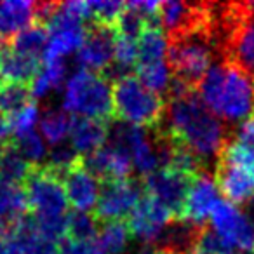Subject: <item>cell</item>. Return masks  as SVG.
Returning a JSON list of instances; mask_svg holds the SVG:
<instances>
[{"mask_svg":"<svg viewBox=\"0 0 254 254\" xmlns=\"http://www.w3.org/2000/svg\"><path fill=\"white\" fill-rule=\"evenodd\" d=\"M25 216L28 204L23 187L0 181V235H7Z\"/></svg>","mask_w":254,"mask_h":254,"instance_id":"ac0fdd59","label":"cell"},{"mask_svg":"<svg viewBox=\"0 0 254 254\" xmlns=\"http://www.w3.org/2000/svg\"><path fill=\"white\" fill-rule=\"evenodd\" d=\"M159 131L187 146L204 166L216 164L228 141L223 120L212 115L195 92L167 99L166 117Z\"/></svg>","mask_w":254,"mask_h":254,"instance_id":"6da1fadb","label":"cell"},{"mask_svg":"<svg viewBox=\"0 0 254 254\" xmlns=\"http://www.w3.org/2000/svg\"><path fill=\"white\" fill-rule=\"evenodd\" d=\"M2 84H4V82H2V80H0V85H2Z\"/></svg>","mask_w":254,"mask_h":254,"instance_id":"f35d334b","label":"cell"},{"mask_svg":"<svg viewBox=\"0 0 254 254\" xmlns=\"http://www.w3.org/2000/svg\"><path fill=\"white\" fill-rule=\"evenodd\" d=\"M40 119V108L35 101L28 103L23 110H19L18 113H14L12 117L7 119L9 124V131H11V138L12 136H19L25 134V132L35 131L33 127L37 126Z\"/></svg>","mask_w":254,"mask_h":254,"instance_id":"4dcf8cb0","label":"cell"},{"mask_svg":"<svg viewBox=\"0 0 254 254\" xmlns=\"http://www.w3.org/2000/svg\"><path fill=\"white\" fill-rule=\"evenodd\" d=\"M66 77V63L64 60H53V61H42L39 75L35 80L30 84V92L32 98H44L51 91L58 89L61 82Z\"/></svg>","mask_w":254,"mask_h":254,"instance_id":"603a6c76","label":"cell"},{"mask_svg":"<svg viewBox=\"0 0 254 254\" xmlns=\"http://www.w3.org/2000/svg\"><path fill=\"white\" fill-rule=\"evenodd\" d=\"M98 219L91 212L73 211L66 216V239L78 242H94L99 232Z\"/></svg>","mask_w":254,"mask_h":254,"instance_id":"484cf974","label":"cell"},{"mask_svg":"<svg viewBox=\"0 0 254 254\" xmlns=\"http://www.w3.org/2000/svg\"><path fill=\"white\" fill-rule=\"evenodd\" d=\"M214 181L219 193L225 195L226 202L233 205L249 204L254 198V174L230 166L225 162L214 164Z\"/></svg>","mask_w":254,"mask_h":254,"instance_id":"9a60e30c","label":"cell"},{"mask_svg":"<svg viewBox=\"0 0 254 254\" xmlns=\"http://www.w3.org/2000/svg\"><path fill=\"white\" fill-rule=\"evenodd\" d=\"M136 77L150 91L164 96L169 91L171 80H173V71H171L167 61H160V63L152 64H138L136 66Z\"/></svg>","mask_w":254,"mask_h":254,"instance_id":"d4e9b609","label":"cell"},{"mask_svg":"<svg viewBox=\"0 0 254 254\" xmlns=\"http://www.w3.org/2000/svg\"><path fill=\"white\" fill-rule=\"evenodd\" d=\"M9 143H11V145L18 150L19 155L25 160H28L32 166H40V162L47 157L46 141H44L42 134L37 131H30V132H25V134L12 136V138L9 139Z\"/></svg>","mask_w":254,"mask_h":254,"instance_id":"83f0119b","label":"cell"},{"mask_svg":"<svg viewBox=\"0 0 254 254\" xmlns=\"http://www.w3.org/2000/svg\"><path fill=\"white\" fill-rule=\"evenodd\" d=\"M218 204L219 190L214 181V176L209 174L207 171L200 173L191 180V187L180 219L191 223L195 226H200V228H205L207 221L211 219L212 211Z\"/></svg>","mask_w":254,"mask_h":254,"instance_id":"8fae6325","label":"cell"},{"mask_svg":"<svg viewBox=\"0 0 254 254\" xmlns=\"http://www.w3.org/2000/svg\"><path fill=\"white\" fill-rule=\"evenodd\" d=\"M47 44H49V33L47 28L40 23H35L25 32H21L18 37L11 40V46L14 51L25 54V56L35 58V60L42 61L44 54H46Z\"/></svg>","mask_w":254,"mask_h":254,"instance_id":"7402d4cb","label":"cell"},{"mask_svg":"<svg viewBox=\"0 0 254 254\" xmlns=\"http://www.w3.org/2000/svg\"><path fill=\"white\" fill-rule=\"evenodd\" d=\"M110 139V122L96 119H73L70 132L71 148L80 157L98 152Z\"/></svg>","mask_w":254,"mask_h":254,"instance_id":"2e32d148","label":"cell"},{"mask_svg":"<svg viewBox=\"0 0 254 254\" xmlns=\"http://www.w3.org/2000/svg\"><path fill=\"white\" fill-rule=\"evenodd\" d=\"M32 101V92L28 85L7 84V82L0 85V115H4L5 119L18 113Z\"/></svg>","mask_w":254,"mask_h":254,"instance_id":"4316f807","label":"cell"},{"mask_svg":"<svg viewBox=\"0 0 254 254\" xmlns=\"http://www.w3.org/2000/svg\"><path fill=\"white\" fill-rule=\"evenodd\" d=\"M249 204H251V209H253V212H254V198H253V200L249 202Z\"/></svg>","mask_w":254,"mask_h":254,"instance_id":"8d00e7d4","label":"cell"},{"mask_svg":"<svg viewBox=\"0 0 254 254\" xmlns=\"http://www.w3.org/2000/svg\"><path fill=\"white\" fill-rule=\"evenodd\" d=\"M193 254H205V253H193Z\"/></svg>","mask_w":254,"mask_h":254,"instance_id":"74e56055","label":"cell"},{"mask_svg":"<svg viewBox=\"0 0 254 254\" xmlns=\"http://www.w3.org/2000/svg\"><path fill=\"white\" fill-rule=\"evenodd\" d=\"M66 200L75 211L91 212L101 191V181L94 178L82 164V159L61 176Z\"/></svg>","mask_w":254,"mask_h":254,"instance_id":"5bb4252c","label":"cell"},{"mask_svg":"<svg viewBox=\"0 0 254 254\" xmlns=\"http://www.w3.org/2000/svg\"><path fill=\"white\" fill-rule=\"evenodd\" d=\"M131 237L132 235L126 221L103 223L94 240L96 251L99 254H124Z\"/></svg>","mask_w":254,"mask_h":254,"instance_id":"44dd1931","label":"cell"},{"mask_svg":"<svg viewBox=\"0 0 254 254\" xmlns=\"http://www.w3.org/2000/svg\"><path fill=\"white\" fill-rule=\"evenodd\" d=\"M71 124H73V117L64 108L47 110L40 120V134L44 141L49 143L53 148L64 145V139L70 138Z\"/></svg>","mask_w":254,"mask_h":254,"instance_id":"ffe728a7","label":"cell"},{"mask_svg":"<svg viewBox=\"0 0 254 254\" xmlns=\"http://www.w3.org/2000/svg\"><path fill=\"white\" fill-rule=\"evenodd\" d=\"M32 167V164L23 159L11 143H5L2 155H0V181L23 187Z\"/></svg>","mask_w":254,"mask_h":254,"instance_id":"cb8c5ba5","label":"cell"},{"mask_svg":"<svg viewBox=\"0 0 254 254\" xmlns=\"http://www.w3.org/2000/svg\"><path fill=\"white\" fill-rule=\"evenodd\" d=\"M173 219L174 216L160 202L145 193V197L141 198L138 207L132 211L126 223L132 237L150 246L159 240V237Z\"/></svg>","mask_w":254,"mask_h":254,"instance_id":"7c38bea8","label":"cell"},{"mask_svg":"<svg viewBox=\"0 0 254 254\" xmlns=\"http://www.w3.org/2000/svg\"><path fill=\"white\" fill-rule=\"evenodd\" d=\"M11 139V131H9L7 119L4 115H0V143H7Z\"/></svg>","mask_w":254,"mask_h":254,"instance_id":"d6a6232c","label":"cell"},{"mask_svg":"<svg viewBox=\"0 0 254 254\" xmlns=\"http://www.w3.org/2000/svg\"><path fill=\"white\" fill-rule=\"evenodd\" d=\"M37 23V4L26 0L0 2V40L11 42L14 37Z\"/></svg>","mask_w":254,"mask_h":254,"instance_id":"e0dca14e","label":"cell"},{"mask_svg":"<svg viewBox=\"0 0 254 254\" xmlns=\"http://www.w3.org/2000/svg\"><path fill=\"white\" fill-rule=\"evenodd\" d=\"M191 180V176L162 167L143 180V188L145 193L160 202L174 216V219H180L190 191Z\"/></svg>","mask_w":254,"mask_h":254,"instance_id":"9c48e42d","label":"cell"},{"mask_svg":"<svg viewBox=\"0 0 254 254\" xmlns=\"http://www.w3.org/2000/svg\"><path fill=\"white\" fill-rule=\"evenodd\" d=\"M82 164L101 183L129 180L132 171H134L131 155L124 148L112 145V143L105 145L91 155L82 157Z\"/></svg>","mask_w":254,"mask_h":254,"instance_id":"4fadbf2b","label":"cell"},{"mask_svg":"<svg viewBox=\"0 0 254 254\" xmlns=\"http://www.w3.org/2000/svg\"><path fill=\"white\" fill-rule=\"evenodd\" d=\"M138 254H174V253L164 249V247H159V246H153V244H150V246L143 247V249L139 251Z\"/></svg>","mask_w":254,"mask_h":254,"instance_id":"836d02e7","label":"cell"},{"mask_svg":"<svg viewBox=\"0 0 254 254\" xmlns=\"http://www.w3.org/2000/svg\"><path fill=\"white\" fill-rule=\"evenodd\" d=\"M112 103L115 119L141 129L155 131L162 126L166 117L167 101L164 96L145 87L132 73L115 78V84L112 85Z\"/></svg>","mask_w":254,"mask_h":254,"instance_id":"3957f363","label":"cell"},{"mask_svg":"<svg viewBox=\"0 0 254 254\" xmlns=\"http://www.w3.org/2000/svg\"><path fill=\"white\" fill-rule=\"evenodd\" d=\"M58 254H99L94 242H78V240L63 239L58 244Z\"/></svg>","mask_w":254,"mask_h":254,"instance_id":"1f68e13d","label":"cell"},{"mask_svg":"<svg viewBox=\"0 0 254 254\" xmlns=\"http://www.w3.org/2000/svg\"><path fill=\"white\" fill-rule=\"evenodd\" d=\"M167 49H169V39L162 26L159 23L146 25L138 39V64L167 61Z\"/></svg>","mask_w":254,"mask_h":254,"instance_id":"d6986e66","label":"cell"},{"mask_svg":"<svg viewBox=\"0 0 254 254\" xmlns=\"http://www.w3.org/2000/svg\"><path fill=\"white\" fill-rule=\"evenodd\" d=\"M216 162L230 164V166L240 167V169L254 174V148H249V146L228 138L225 148L221 150Z\"/></svg>","mask_w":254,"mask_h":254,"instance_id":"f546056e","label":"cell"},{"mask_svg":"<svg viewBox=\"0 0 254 254\" xmlns=\"http://www.w3.org/2000/svg\"><path fill=\"white\" fill-rule=\"evenodd\" d=\"M126 9L124 2L117 0H101V2H87V19L94 25L113 28L119 21L120 14Z\"/></svg>","mask_w":254,"mask_h":254,"instance_id":"f1b7e54d","label":"cell"},{"mask_svg":"<svg viewBox=\"0 0 254 254\" xmlns=\"http://www.w3.org/2000/svg\"><path fill=\"white\" fill-rule=\"evenodd\" d=\"M0 254H14L5 235H0Z\"/></svg>","mask_w":254,"mask_h":254,"instance_id":"e575fe53","label":"cell"},{"mask_svg":"<svg viewBox=\"0 0 254 254\" xmlns=\"http://www.w3.org/2000/svg\"><path fill=\"white\" fill-rule=\"evenodd\" d=\"M216 54L218 49L209 30H198L169 39L167 64L173 71V77L197 89L209 68L214 64L212 60Z\"/></svg>","mask_w":254,"mask_h":254,"instance_id":"277c9868","label":"cell"},{"mask_svg":"<svg viewBox=\"0 0 254 254\" xmlns=\"http://www.w3.org/2000/svg\"><path fill=\"white\" fill-rule=\"evenodd\" d=\"M4 146H5V143H0V155H2V150H4Z\"/></svg>","mask_w":254,"mask_h":254,"instance_id":"d590c367","label":"cell"},{"mask_svg":"<svg viewBox=\"0 0 254 254\" xmlns=\"http://www.w3.org/2000/svg\"><path fill=\"white\" fill-rule=\"evenodd\" d=\"M113 51H115V32L113 28L91 23L85 28V37L80 49L77 51V63L82 70L106 75L108 68H113Z\"/></svg>","mask_w":254,"mask_h":254,"instance_id":"30bf717a","label":"cell"},{"mask_svg":"<svg viewBox=\"0 0 254 254\" xmlns=\"http://www.w3.org/2000/svg\"><path fill=\"white\" fill-rule=\"evenodd\" d=\"M253 254H254V253H253Z\"/></svg>","mask_w":254,"mask_h":254,"instance_id":"ab89813d","label":"cell"},{"mask_svg":"<svg viewBox=\"0 0 254 254\" xmlns=\"http://www.w3.org/2000/svg\"><path fill=\"white\" fill-rule=\"evenodd\" d=\"M63 108L82 119L110 122L113 117L112 85L106 75L78 70L64 84Z\"/></svg>","mask_w":254,"mask_h":254,"instance_id":"5b68a950","label":"cell"},{"mask_svg":"<svg viewBox=\"0 0 254 254\" xmlns=\"http://www.w3.org/2000/svg\"><path fill=\"white\" fill-rule=\"evenodd\" d=\"M28 211L35 221L66 218V193L61 178L46 164L33 166L23 183Z\"/></svg>","mask_w":254,"mask_h":254,"instance_id":"8992f818","label":"cell"},{"mask_svg":"<svg viewBox=\"0 0 254 254\" xmlns=\"http://www.w3.org/2000/svg\"><path fill=\"white\" fill-rule=\"evenodd\" d=\"M209 221L212 232L237 254L254 253V219L237 205L219 200Z\"/></svg>","mask_w":254,"mask_h":254,"instance_id":"ba28073f","label":"cell"},{"mask_svg":"<svg viewBox=\"0 0 254 254\" xmlns=\"http://www.w3.org/2000/svg\"><path fill=\"white\" fill-rule=\"evenodd\" d=\"M197 91L202 105L225 122L237 124L254 117V78L228 61L212 64Z\"/></svg>","mask_w":254,"mask_h":254,"instance_id":"7a4b0ae2","label":"cell"},{"mask_svg":"<svg viewBox=\"0 0 254 254\" xmlns=\"http://www.w3.org/2000/svg\"><path fill=\"white\" fill-rule=\"evenodd\" d=\"M143 197H145L143 183L132 178L101 183L98 204L94 207V218L101 223L129 219Z\"/></svg>","mask_w":254,"mask_h":254,"instance_id":"52a82bcc","label":"cell"}]
</instances>
